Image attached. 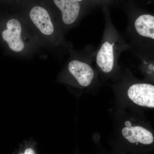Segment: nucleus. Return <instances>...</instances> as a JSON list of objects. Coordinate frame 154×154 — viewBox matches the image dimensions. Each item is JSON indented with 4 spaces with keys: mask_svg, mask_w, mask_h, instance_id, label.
<instances>
[{
    "mask_svg": "<svg viewBox=\"0 0 154 154\" xmlns=\"http://www.w3.org/2000/svg\"><path fill=\"white\" fill-rule=\"evenodd\" d=\"M15 154H38L37 143L32 139L24 141Z\"/></svg>",
    "mask_w": 154,
    "mask_h": 154,
    "instance_id": "10",
    "label": "nucleus"
},
{
    "mask_svg": "<svg viewBox=\"0 0 154 154\" xmlns=\"http://www.w3.org/2000/svg\"><path fill=\"white\" fill-rule=\"evenodd\" d=\"M140 69L146 81L154 85V60H140Z\"/></svg>",
    "mask_w": 154,
    "mask_h": 154,
    "instance_id": "9",
    "label": "nucleus"
},
{
    "mask_svg": "<svg viewBox=\"0 0 154 154\" xmlns=\"http://www.w3.org/2000/svg\"><path fill=\"white\" fill-rule=\"evenodd\" d=\"M127 96L135 105L154 109V85L147 82H135L128 87Z\"/></svg>",
    "mask_w": 154,
    "mask_h": 154,
    "instance_id": "6",
    "label": "nucleus"
},
{
    "mask_svg": "<svg viewBox=\"0 0 154 154\" xmlns=\"http://www.w3.org/2000/svg\"><path fill=\"white\" fill-rule=\"evenodd\" d=\"M1 1H2V2H11V1H12V0H1Z\"/></svg>",
    "mask_w": 154,
    "mask_h": 154,
    "instance_id": "12",
    "label": "nucleus"
},
{
    "mask_svg": "<svg viewBox=\"0 0 154 154\" xmlns=\"http://www.w3.org/2000/svg\"><path fill=\"white\" fill-rule=\"evenodd\" d=\"M23 19L43 48L54 52L68 53L72 48L65 38V32L57 21L44 7L33 6Z\"/></svg>",
    "mask_w": 154,
    "mask_h": 154,
    "instance_id": "2",
    "label": "nucleus"
},
{
    "mask_svg": "<svg viewBox=\"0 0 154 154\" xmlns=\"http://www.w3.org/2000/svg\"><path fill=\"white\" fill-rule=\"evenodd\" d=\"M122 135L128 143L138 146H148L154 143V133L142 123L128 124L122 128Z\"/></svg>",
    "mask_w": 154,
    "mask_h": 154,
    "instance_id": "8",
    "label": "nucleus"
},
{
    "mask_svg": "<svg viewBox=\"0 0 154 154\" xmlns=\"http://www.w3.org/2000/svg\"><path fill=\"white\" fill-rule=\"evenodd\" d=\"M69 58L60 80L62 82L81 88L90 87L96 79V74L92 65L95 59L96 50L88 46L82 51H69Z\"/></svg>",
    "mask_w": 154,
    "mask_h": 154,
    "instance_id": "5",
    "label": "nucleus"
},
{
    "mask_svg": "<svg viewBox=\"0 0 154 154\" xmlns=\"http://www.w3.org/2000/svg\"><path fill=\"white\" fill-rule=\"evenodd\" d=\"M0 43L6 52L29 58L43 48L23 19L14 15L0 17Z\"/></svg>",
    "mask_w": 154,
    "mask_h": 154,
    "instance_id": "1",
    "label": "nucleus"
},
{
    "mask_svg": "<svg viewBox=\"0 0 154 154\" xmlns=\"http://www.w3.org/2000/svg\"><path fill=\"white\" fill-rule=\"evenodd\" d=\"M60 12L58 22L64 32L75 27L81 16V5L75 0H53Z\"/></svg>",
    "mask_w": 154,
    "mask_h": 154,
    "instance_id": "7",
    "label": "nucleus"
},
{
    "mask_svg": "<svg viewBox=\"0 0 154 154\" xmlns=\"http://www.w3.org/2000/svg\"><path fill=\"white\" fill-rule=\"evenodd\" d=\"M130 49L140 60H154V15L129 16L126 30Z\"/></svg>",
    "mask_w": 154,
    "mask_h": 154,
    "instance_id": "4",
    "label": "nucleus"
},
{
    "mask_svg": "<svg viewBox=\"0 0 154 154\" xmlns=\"http://www.w3.org/2000/svg\"><path fill=\"white\" fill-rule=\"evenodd\" d=\"M75 1H76V2H79L80 4H81V2H84V1H88V0H75Z\"/></svg>",
    "mask_w": 154,
    "mask_h": 154,
    "instance_id": "11",
    "label": "nucleus"
},
{
    "mask_svg": "<svg viewBox=\"0 0 154 154\" xmlns=\"http://www.w3.org/2000/svg\"><path fill=\"white\" fill-rule=\"evenodd\" d=\"M129 49V44L116 28L109 14L106 13L103 36L94 59L97 69L106 75L112 74L118 68L122 53Z\"/></svg>",
    "mask_w": 154,
    "mask_h": 154,
    "instance_id": "3",
    "label": "nucleus"
}]
</instances>
